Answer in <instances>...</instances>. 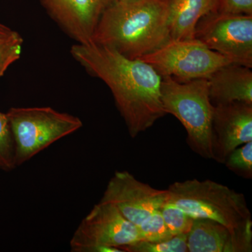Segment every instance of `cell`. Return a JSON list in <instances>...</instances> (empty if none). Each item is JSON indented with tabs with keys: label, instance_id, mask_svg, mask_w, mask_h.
Masks as SVG:
<instances>
[{
	"label": "cell",
	"instance_id": "cell-1",
	"mask_svg": "<svg viewBox=\"0 0 252 252\" xmlns=\"http://www.w3.org/2000/svg\"><path fill=\"white\" fill-rule=\"evenodd\" d=\"M70 53L91 75L108 86L132 138L166 115L160 94L162 77L148 63L94 42L77 43Z\"/></svg>",
	"mask_w": 252,
	"mask_h": 252
},
{
	"label": "cell",
	"instance_id": "cell-2",
	"mask_svg": "<svg viewBox=\"0 0 252 252\" xmlns=\"http://www.w3.org/2000/svg\"><path fill=\"white\" fill-rule=\"evenodd\" d=\"M172 0H113L101 15L91 42L140 59L171 39Z\"/></svg>",
	"mask_w": 252,
	"mask_h": 252
},
{
	"label": "cell",
	"instance_id": "cell-3",
	"mask_svg": "<svg viewBox=\"0 0 252 252\" xmlns=\"http://www.w3.org/2000/svg\"><path fill=\"white\" fill-rule=\"evenodd\" d=\"M167 190V203L189 216L215 220L238 234L252 235L251 212L243 193L214 181L196 179L176 182Z\"/></svg>",
	"mask_w": 252,
	"mask_h": 252
},
{
	"label": "cell",
	"instance_id": "cell-4",
	"mask_svg": "<svg viewBox=\"0 0 252 252\" xmlns=\"http://www.w3.org/2000/svg\"><path fill=\"white\" fill-rule=\"evenodd\" d=\"M160 94L164 112L177 118L185 127L189 147L204 158L212 160L215 106L209 95L208 79L180 82L162 77Z\"/></svg>",
	"mask_w": 252,
	"mask_h": 252
},
{
	"label": "cell",
	"instance_id": "cell-5",
	"mask_svg": "<svg viewBox=\"0 0 252 252\" xmlns=\"http://www.w3.org/2000/svg\"><path fill=\"white\" fill-rule=\"evenodd\" d=\"M6 114L14 135L16 167L83 126L79 118L49 107H13Z\"/></svg>",
	"mask_w": 252,
	"mask_h": 252
},
{
	"label": "cell",
	"instance_id": "cell-6",
	"mask_svg": "<svg viewBox=\"0 0 252 252\" xmlns=\"http://www.w3.org/2000/svg\"><path fill=\"white\" fill-rule=\"evenodd\" d=\"M140 60L150 64L162 78L180 82L208 79L220 68L232 63L195 39H170Z\"/></svg>",
	"mask_w": 252,
	"mask_h": 252
},
{
	"label": "cell",
	"instance_id": "cell-7",
	"mask_svg": "<svg viewBox=\"0 0 252 252\" xmlns=\"http://www.w3.org/2000/svg\"><path fill=\"white\" fill-rule=\"evenodd\" d=\"M138 240L135 224L112 204L99 202L74 231L70 249L72 252H124L123 249Z\"/></svg>",
	"mask_w": 252,
	"mask_h": 252
},
{
	"label": "cell",
	"instance_id": "cell-8",
	"mask_svg": "<svg viewBox=\"0 0 252 252\" xmlns=\"http://www.w3.org/2000/svg\"><path fill=\"white\" fill-rule=\"evenodd\" d=\"M194 39L232 63L252 67V15L210 13L198 21Z\"/></svg>",
	"mask_w": 252,
	"mask_h": 252
},
{
	"label": "cell",
	"instance_id": "cell-9",
	"mask_svg": "<svg viewBox=\"0 0 252 252\" xmlns=\"http://www.w3.org/2000/svg\"><path fill=\"white\" fill-rule=\"evenodd\" d=\"M168 200L167 190L140 182L127 171H117L109 181L100 202L112 204L136 226Z\"/></svg>",
	"mask_w": 252,
	"mask_h": 252
},
{
	"label": "cell",
	"instance_id": "cell-10",
	"mask_svg": "<svg viewBox=\"0 0 252 252\" xmlns=\"http://www.w3.org/2000/svg\"><path fill=\"white\" fill-rule=\"evenodd\" d=\"M252 141V104L235 102L215 106L212 160L224 163L234 149Z\"/></svg>",
	"mask_w": 252,
	"mask_h": 252
},
{
	"label": "cell",
	"instance_id": "cell-11",
	"mask_svg": "<svg viewBox=\"0 0 252 252\" xmlns=\"http://www.w3.org/2000/svg\"><path fill=\"white\" fill-rule=\"evenodd\" d=\"M113 0H40L51 18L78 44H87Z\"/></svg>",
	"mask_w": 252,
	"mask_h": 252
},
{
	"label": "cell",
	"instance_id": "cell-12",
	"mask_svg": "<svg viewBox=\"0 0 252 252\" xmlns=\"http://www.w3.org/2000/svg\"><path fill=\"white\" fill-rule=\"evenodd\" d=\"M187 248L189 252H251L252 235L235 233L215 220L195 219Z\"/></svg>",
	"mask_w": 252,
	"mask_h": 252
},
{
	"label": "cell",
	"instance_id": "cell-13",
	"mask_svg": "<svg viewBox=\"0 0 252 252\" xmlns=\"http://www.w3.org/2000/svg\"><path fill=\"white\" fill-rule=\"evenodd\" d=\"M252 68L230 63L208 79L209 95L214 106L241 102L252 104Z\"/></svg>",
	"mask_w": 252,
	"mask_h": 252
},
{
	"label": "cell",
	"instance_id": "cell-14",
	"mask_svg": "<svg viewBox=\"0 0 252 252\" xmlns=\"http://www.w3.org/2000/svg\"><path fill=\"white\" fill-rule=\"evenodd\" d=\"M219 0H172L170 7L171 39H194L198 21L217 11Z\"/></svg>",
	"mask_w": 252,
	"mask_h": 252
},
{
	"label": "cell",
	"instance_id": "cell-15",
	"mask_svg": "<svg viewBox=\"0 0 252 252\" xmlns=\"http://www.w3.org/2000/svg\"><path fill=\"white\" fill-rule=\"evenodd\" d=\"M23 44L22 36L17 32L10 28L0 31V78L20 59Z\"/></svg>",
	"mask_w": 252,
	"mask_h": 252
},
{
	"label": "cell",
	"instance_id": "cell-16",
	"mask_svg": "<svg viewBox=\"0 0 252 252\" xmlns=\"http://www.w3.org/2000/svg\"><path fill=\"white\" fill-rule=\"evenodd\" d=\"M187 235H175L160 242L138 240L123 249L124 252H188Z\"/></svg>",
	"mask_w": 252,
	"mask_h": 252
},
{
	"label": "cell",
	"instance_id": "cell-17",
	"mask_svg": "<svg viewBox=\"0 0 252 252\" xmlns=\"http://www.w3.org/2000/svg\"><path fill=\"white\" fill-rule=\"evenodd\" d=\"M137 227L140 240L160 242L173 237L167 228L159 210L151 214Z\"/></svg>",
	"mask_w": 252,
	"mask_h": 252
},
{
	"label": "cell",
	"instance_id": "cell-18",
	"mask_svg": "<svg viewBox=\"0 0 252 252\" xmlns=\"http://www.w3.org/2000/svg\"><path fill=\"white\" fill-rule=\"evenodd\" d=\"M171 234H188L193 226L194 220L179 207L166 203L159 210Z\"/></svg>",
	"mask_w": 252,
	"mask_h": 252
},
{
	"label": "cell",
	"instance_id": "cell-19",
	"mask_svg": "<svg viewBox=\"0 0 252 252\" xmlns=\"http://www.w3.org/2000/svg\"><path fill=\"white\" fill-rule=\"evenodd\" d=\"M14 135L7 114L0 112V162L2 170H14L15 167Z\"/></svg>",
	"mask_w": 252,
	"mask_h": 252
},
{
	"label": "cell",
	"instance_id": "cell-20",
	"mask_svg": "<svg viewBox=\"0 0 252 252\" xmlns=\"http://www.w3.org/2000/svg\"><path fill=\"white\" fill-rule=\"evenodd\" d=\"M230 171L246 179L252 177V141L234 149L224 162Z\"/></svg>",
	"mask_w": 252,
	"mask_h": 252
},
{
	"label": "cell",
	"instance_id": "cell-21",
	"mask_svg": "<svg viewBox=\"0 0 252 252\" xmlns=\"http://www.w3.org/2000/svg\"><path fill=\"white\" fill-rule=\"evenodd\" d=\"M217 11L225 14L252 15V0H219Z\"/></svg>",
	"mask_w": 252,
	"mask_h": 252
},
{
	"label": "cell",
	"instance_id": "cell-22",
	"mask_svg": "<svg viewBox=\"0 0 252 252\" xmlns=\"http://www.w3.org/2000/svg\"><path fill=\"white\" fill-rule=\"evenodd\" d=\"M8 27H6V26H4V25L1 24V23H0V31H5V30L8 29Z\"/></svg>",
	"mask_w": 252,
	"mask_h": 252
},
{
	"label": "cell",
	"instance_id": "cell-23",
	"mask_svg": "<svg viewBox=\"0 0 252 252\" xmlns=\"http://www.w3.org/2000/svg\"><path fill=\"white\" fill-rule=\"evenodd\" d=\"M0 168L2 169V165H1V162H0Z\"/></svg>",
	"mask_w": 252,
	"mask_h": 252
}]
</instances>
